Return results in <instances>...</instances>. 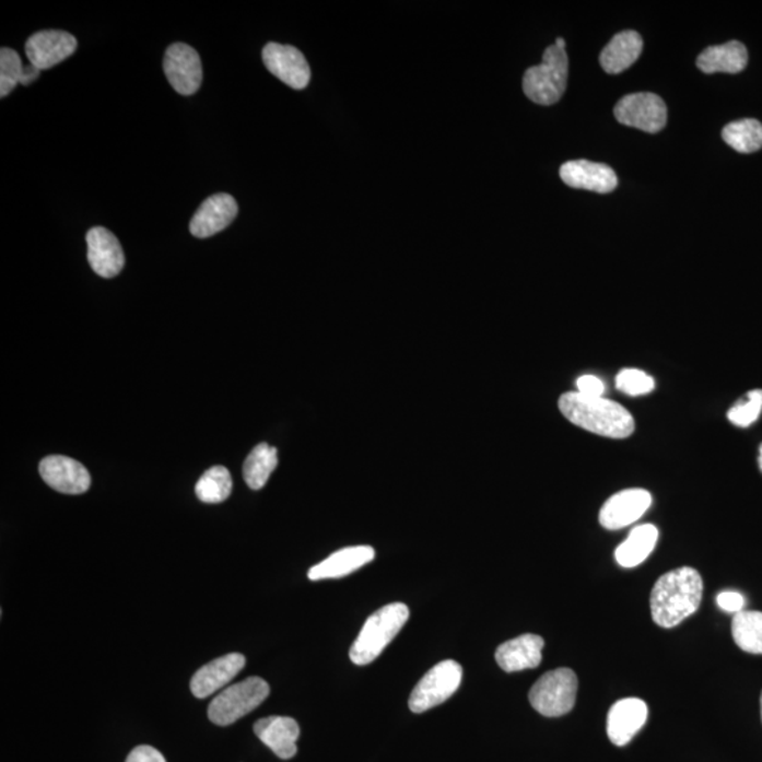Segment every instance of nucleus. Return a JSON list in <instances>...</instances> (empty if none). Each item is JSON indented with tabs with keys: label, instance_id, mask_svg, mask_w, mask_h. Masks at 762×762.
<instances>
[{
	"label": "nucleus",
	"instance_id": "nucleus-1",
	"mask_svg": "<svg viewBox=\"0 0 762 762\" xmlns=\"http://www.w3.org/2000/svg\"><path fill=\"white\" fill-rule=\"evenodd\" d=\"M703 581L693 567H678L663 575L652 591V616L659 628L672 629L696 613L701 606Z\"/></svg>",
	"mask_w": 762,
	"mask_h": 762
},
{
	"label": "nucleus",
	"instance_id": "nucleus-2",
	"mask_svg": "<svg viewBox=\"0 0 762 762\" xmlns=\"http://www.w3.org/2000/svg\"><path fill=\"white\" fill-rule=\"evenodd\" d=\"M560 410L567 421L606 438L624 439L633 435L635 422L629 410L603 397L570 391L560 398Z\"/></svg>",
	"mask_w": 762,
	"mask_h": 762
},
{
	"label": "nucleus",
	"instance_id": "nucleus-3",
	"mask_svg": "<svg viewBox=\"0 0 762 762\" xmlns=\"http://www.w3.org/2000/svg\"><path fill=\"white\" fill-rule=\"evenodd\" d=\"M410 618L406 605L391 603L378 609L366 620L365 625L354 641L349 657L356 665L376 661L388 644L396 638Z\"/></svg>",
	"mask_w": 762,
	"mask_h": 762
},
{
	"label": "nucleus",
	"instance_id": "nucleus-4",
	"mask_svg": "<svg viewBox=\"0 0 762 762\" xmlns=\"http://www.w3.org/2000/svg\"><path fill=\"white\" fill-rule=\"evenodd\" d=\"M567 72L570 60L565 48L550 46L543 52L541 65L528 68L524 74V94L538 105L556 104L566 90Z\"/></svg>",
	"mask_w": 762,
	"mask_h": 762
},
{
	"label": "nucleus",
	"instance_id": "nucleus-5",
	"mask_svg": "<svg viewBox=\"0 0 762 762\" xmlns=\"http://www.w3.org/2000/svg\"><path fill=\"white\" fill-rule=\"evenodd\" d=\"M270 695L269 683L259 677H250L223 691L208 707V717L216 726H231L249 715Z\"/></svg>",
	"mask_w": 762,
	"mask_h": 762
},
{
	"label": "nucleus",
	"instance_id": "nucleus-6",
	"mask_svg": "<svg viewBox=\"0 0 762 762\" xmlns=\"http://www.w3.org/2000/svg\"><path fill=\"white\" fill-rule=\"evenodd\" d=\"M577 677L570 668L543 673L530 691V703L540 715L560 717L570 713L576 703Z\"/></svg>",
	"mask_w": 762,
	"mask_h": 762
},
{
	"label": "nucleus",
	"instance_id": "nucleus-7",
	"mask_svg": "<svg viewBox=\"0 0 762 762\" xmlns=\"http://www.w3.org/2000/svg\"><path fill=\"white\" fill-rule=\"evenodd\" d=\"M462 667L453 659L436 664L417 683L411 692L409 706L414 713H424L430 708L443 705L455 695L462 682Z\"/></svg>",
	"mask_w": 762,
	"mask_h": 762
},
{
	"label": "nucleus",
	"instance_id": "nucleus-8",
	"mask_svg": "<svg viewBox=\"0 0 762 762\" xmlns=\"http://www.w3.org/2000/svg\"><path fill=\"white\" fill-rule=\"evenodd\" d=\"M614 116L621 125L654 134L667 126L668 109L661 96L638 92L621 98L616 105Z\"/></svg>",
	"mask_w": 762,
	"mask_h": 762
},
{
	"label": "nucleus",
	"instance_id": "nucleus-9",
	"mask_svg": "<svg viewBox=\"0 0 762 762\" xmlns=\"http://www.w3.org/2000/svg\"><path fill=\"white\" fill-rule=\"evenodd\" d=\"M164 74L174 91L184 96L196 94L202 84L201 57L191 46L176 43L164 56Z\"/></svg>",
	"mask_w": 762,
	"mask_h": 762
},
{
	"label": "nucleus",
	"instance_id": "nucleus-10",
	"mask_svg": "<svg viewBox=\"0 0 762 762\" xmlns=\"http://www.w3.org/2000/svg\"><path fill=\"white\" fill-rule=\"evenodd\" d=\"M263 62L274 77L293 90L307 89L310 70L303 52L293 46L269 43L263 48Z\"/></svg>",
	"mask_w": 762,
	"mask_h": 762
},
{
	"label": "nucleus",
	"instance_id": "nucleus-11",
	"mask_svg": "<svg viewBox=\"0 0 762 762\" xmlns=\"http://www.w3.org/2000/svg\"><path fill=\"white\" fill-rule=\"evenodd\" d=\"M653 497L647 490L628 489L616 493L600 509L599 521L608 530H620L644 516L652 506Z\"/></svg>",
	"mask_w": 762,
	"mask_h": 762
},
{
	"label": "nucleus",
	"instance_id": "nucleus-12",
	"mask_svg": "<svg viewBox=\"0 0 762 762\" xmlns=\"http://www.w3.org/2000/svg\"><path fill=\"white\" fill-rule=\"evenodd\" d=\"M43 480L51 489L65 494H82L91 488V474L85 466L68 456L52 455L38 466Z\"/></svg>",
	"mask_w": 762,
	"mask_h": 762
},
{
	"label": "nucleus",
	"instance_id": "nucleus-13",
	"mask_svg": "<svg viewBox=\"0 0 762 762\" xmlns=\"http://www.w3.org/2000/svg\"><path fill=\"white\" fill-rule=\"evenodd\" d=\"M77 38L72 34L61 31H45L33 34L26 43V56L32 66L38 70H48L77 50Z\"/></svg>",
	"mask_w": 762,
	"mask_h": 762
},
{
	"label": "nucleus",
	"instance_id": "nucleus-14",
	"mask_svg": "<svg viewBox=\"0 0 762 762\" xmlns=\"http://www.w3.org/2000/svg\"><path fill=\"white\" fill-rule=\"evenodd\" d=\"M239 212L235 198L230 194H216L207 198L189 223V232L198 239H207L226 230Z\"/></svg>",
	"mask_w": 762,
	"mask_h": 762
},
{
	"label": "nucleus",
	"instance_id": "nucleus-15",
	"mask_svg": "<svg viewBox=\"0 0 762 762\" xmlns=\"http://www.w3.org/2000/svg\"><path fill=\"white\" fill-rule=\"evenodd\" d=\"M92 270L104 279H114L125 267V254L118 237L105 227H92L86 235Z\"/></svg>",
	"mask_w": 762,
	"mask_h": 762
},
{
	"label": "nucleus",
	"instance_id": "nucleus-16",
	"mask_svg": "<svg viewBox=\"0 0 762 762\" xmlns=\"http://www.w3.org/2000/svg\"><path fill=\"white\" fill-rule=\"evenodd\" d=\"M560 176L567 187L599 194H609L619 186L613 168L587 160H574L562 164Z\"/></svg>",
	"mask_w": 762,
	"mask_h": 762
},
{
	"label": "nucleus",
	"instance_id": "nucleus-17",
	"mask_svg": "<svg viewBox=\"0 0 762 762\" xmlns=\"http://www.w3.org/2000/svg\"><path fill=\"white\" fill-rule=\"evenodd\" d=\"M245 665L246 658L239 653L226 654L203 665L191 679L192 695L206 699L221 691L245 668Z\"/></svg>",
	"mask_w": 762,
	"mask_h": 762
},
{
	"label": "nucleus",
	"instance_id": "nucleus-18",
	"mask_svg": "<svg viewBox=\"0 0 762 762\" xmlns=\"http://www.w3.org/2000/svg\"><path fill=\"white\" fill-rule=\"evenodd\" d=\"M648 718L647 703L638 697L621 699L608 715V736L616 746H625L643 729Z\"/></svg>",
	"mask_w": 762,
	"mask_h": 762
},
{
	"label": "nucleus",
	"instance_id": "nucleus-19",
	"mask_svg": "<svg viewBox=\"0 0 762 762\" xmlns=\"http://www.w3.org/2000/svg\"><path fill=\"white\" fill-rule=\"evenodd\" d=\"M255 735L281 760H291L297 754L300 739L298 723L291 717L270 716L260 718L254 727Z\"/></svg>",
	"mask_w": 762,
	"mask_h": 762
},
{
	"label": "nucleus",
	"instance_id": "nucleus-20",
	"mask_svg": "<svg viewBox=\"0 0 762 762\" xmlns=\"http://www.w3.org/2000/svg\"><path fill=\"white\" fill-rule=\"evenodd\" d=\"M543 644V638L536 634L506 641L496 652L499 667L508 673L537 668L542 661Z\"/></svg>",
	"mask_w": 762,
	"mask_h": 762
},
{
	"label": "nucleus",
	"instance_id": "nucleus-21",
	"mask_svg": "<svg viewBox=\"0 0 762 762\" xmlns=\"http://www.w3.org/2000/svg\"><path fill=\"white\" fill-rule=\"evenodd\" d=\"M375 550L368 546L343 548V550L333 552L327 560L319 562L318 565L310 567L309 581L339 579V577L351 575L354 571L361 570L362 566L375 560Z\"/></svg>",
	"mask_w": 762,
	"mask_h": 762
},
{
	"label": "nucleus",
	"instance_id": "nucleus-22",
	"mask_svg": "<svg viewBox=\"0 0 762 762\" xmlns=\"http://www.w3.org/2000/svg\"><path fill=\"white\" fill-rule=\"evenodd\" d=\"M643 48L644 42L640 33L624 31L616 34L601 51L600 66L608 74H621L638 60Z\"/></svg>",
	"mask_w": 762,
	"mask_h": 762
},
{
	"label": "nucleus",
	"instance_id": "nucleus-23",
	"mask_svg": "<svg viewBox=\"0 0 762 762\" xmlns=\"http://www.w3.org/2000/svg\"><path fill=\"white\" fill-rule=\"evenodd\" d=\"M749 62V52L742 43L731 40L722 46L707 47L697 57L696 66L705 74L715 72H727V74H739Z\"/></svg>",
	"mask_w": 762,
	"mask_h": 762
},
{
	"label": "nucleus",
	"instance_id": "nucleus-24",
	"mask_svg": "<svg viewBox=\"0 0 762 762\" xmlns=\"http://www.w3.org/2000/svg\"><path fill=\"white\" fill-rule=\"evenodd\" d=\"M657 541L658 530L653 524L635 527L616 550V561L623 567L638 566L652 555Z\"/></svg>",
	"mask_w": 762,
	"mask_h": 762
},
{
	"label": "nucleus",
	"instance_id": "nucleus-25",
	"mask_svg": "<svg viewBox=\"0 0 762 762\" xmlns=\"http://www.w3.org/2000/svg\"><path fill=\"white\" fill-rule=\"evenodd\" d=\"M279 465L277 449L266 443L256 445L244 465V478L251 490H260L269 482L271 473Z\"/></svg>",
	"mask_w": 762,
	"mask_h": 762
},
{
	"label": "nucleus",
	"instance_id": "nucleus-26",
	"mask_svg": "<svg viewBox=\"0 0 762 762\" xmlns=\"http://www.w3.org/2000/svg\"><path fill=\"white\" fill-rule=\"evenodd\" d=\"M722 138L736 152L750 154L762 149V124L755 119H740L726 125Z\"/></svg>",
	"mask_w": 762,
	"mask_h": 762
},
{
	"label": "nucleus",
	"instance_id": "nucleus-27",
	"mask_svg": "<svg viewBox=\"0 0 762 762\" xmlns=\"http://www.w3.org/2000/svg\"><path fill=\"white\" fill-rule=\"evenodd\" d=\"M732 638L742 652L762 654V613L742 610L731 624Z\"/></svg>",
	"mask_w": 762,
	"mask_h": 762
},
{
	"label": "nucleus",
	"instance_id": "nucleus-28",
	"mask_svg": "<svg viewBox=\"0 0 762 762\" xmlns=\"http://www.w3.org/2000/svg\"><path fill=\"white\" fill-rule=\"evenodd\" d=\"M232 488L230 470L225 466H213L198 480L196 494L202 503L218 504L231 496Z\"/></svg>",
	"mask_w": 762,
	"mask_h": 762
},
{
	"label": "nucleus",
	"instance_id": "nucleus-29",
	"mask_svg": "<svg viewBox=\"0 0 762 762\" xmlns=\"http://www.w3.org/2000/svg\"><path fill=\"white\" fill-rule=\"evenodd\" d=\"M24 66L21 56L12 48L0 50V98H7L11 92L22 84Z\"/></svg>",
	"mask_w": 762,
	"mask_h": 762
},
{
	"label": "nucleus",
	"instance_id": "nucleus-30",
	"mask_svg": "<svg viewBox=\"0 0 762 762\" xmlns=\"http://www.w3.org/2000/svg\"><path fill=\"white\" fill-rule=\"evenodd\" d=\"M761 411L762 390H751L749 395L731 407L727 412V419L737 426H750L752 422L760 419Z\"/></svg>",
	"mask_w": 762,
	"mask_h": 762
},
{
	"label": "nucleus",
	"instance_id": "nucleus-31",
	"mask_svg": "<svg viewBox=\"0 0 762 762\" xmlns=\"http://www.w3.org/2000/svg\"><path fill=\"white\" fill-rule=\"evenodd\" d=\"M616 387L624 395L637 397L652 392L655 382L652 376L638 368H623L616 377Z\"/></svg>",
	"mask_w": 762,
	"mask_h": 762
},
{
	"label": "nucleus",
	"instance_id": "nucleus-32",
	"mask_svg": "<svg viewBox=\"0 0 762 762\" xmlns=\"http://www.w3.org/2000/svg\"><path fill=\"white\" fill-rule=\"evenodd\" d=\"M717 605L718 608L727 611V613L737 614L745 608L746 599L739 591L727 590L722 591V594L717 596Z\"/></svg>",
	"mask_w": 762,
	"mask_h": 762
},
{
	"label": "nucleus",
	"instance_id": "nucleus-33",
	"mask_svg": "<svg viewBox=\"0 0 762 762\" xmlns=\"http://www.w3.org/2000/svg\"><path fill=\"white\" fill-rule=\"evenodd\" d=\"M577 392L587 397H603L605 385L599 377L586 375L577 378Z\"/></svg>",
	"mask_w": 762,
	"mask_h": 762
},
{
	"label": "nucleus",
	"instance_id": "nucleus-34",
	"mask_svg": "<svg viewBox=\"0 0 762 762\" xmlns=\"http://www.w3.org/2000/svg\"><path fill=\"white\" fill-rule=\"evenodd\" d=\"M126 762H167L164 755L152 746H139L130 752Z\"/></svg>",
	"mask_w": 762,
	"mask_h": 762
},
{
	"label": "nucleus",
	"instance_id": "nucleus-35",
	"mask_svg": "<svg viewBox=\"0 0 762 762\" xmlns=\"http://www.w3.org/2000/svg\"><path fill=\"white\" fill-rule=\"evenodd\" d=\"M40 70L38 68L28 65L27 67H24V72H23V78H22V84L21 85H31L33 81H36L38 77H40Z\"/></svg>",
	"mask_w": 762,
	"mask_h": 762
},
{
	"label": "nucleus",
	"instance_id": "nucleus-36",
	"mask_svg": "<svg viewBox=\"0 0 762 762\" xmlns=\"http://www.w3.org/2000/svg\"><path fill=\"white\" fill-rule=\"evenodd\" d=\"M555 46L560 47V48H565L566 43H565L564 38H561V37L556 38Z\"/></svg>",
	"mask_w": 762,
	"mask_h": 762
},
{
	"label": "nucleus",
	"instance_id": "nucleus-37",
	"mask_svg": "<svg viewBox=\"0 0 762 762\" xmlns=\"http://www.w3.org/2000/svg\"><path fill=\"white\" fill-rule=\"evenodd\" d=\"M759 465H760V469L762 470V444L760 445Z\"/></svg>",
	"mask_w": 762,
	"mask_h": 762
},
{
	"label": "nucleus",
	"instance_id": "nucleus-38",
	"mask_svg": "<svg viewBox=\"0 0 762 762\" xmlns=\"http://www.w3.org/2000/svg\"><path fill=\"white\" fill-rule=\"evenodd\" d=\"M761 717H762V695H761Z\"/></svg>",
	"mask_w": 762,
	"mask_h": 762
}]
</instances>
